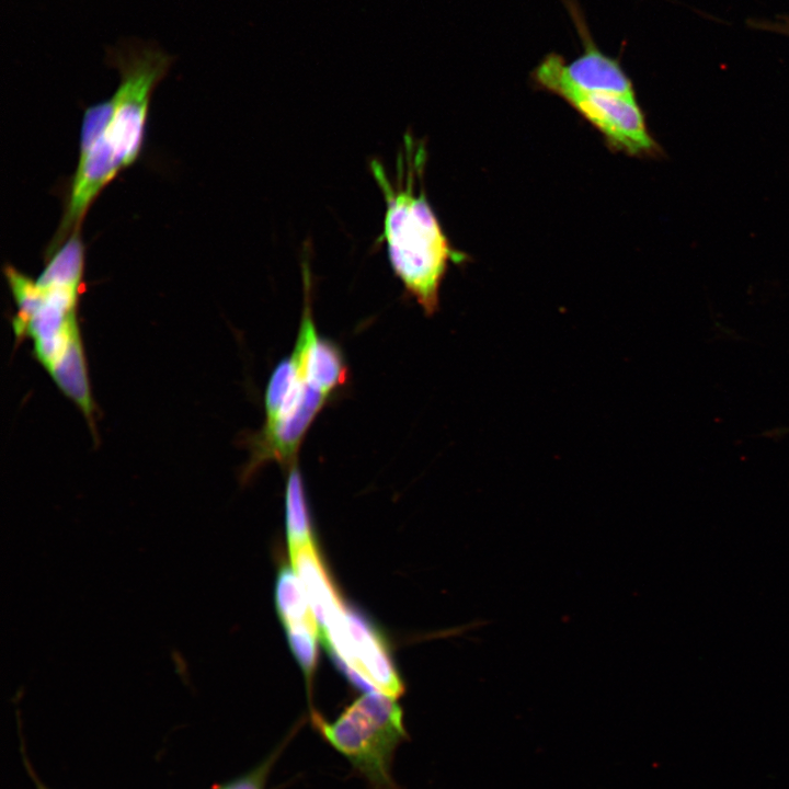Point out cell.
Segmentation results:
<instances>
[{
	"label": "cell",
	"mask_w": 789,
	"mask_h": 789,
	"mask_svg": "<svg viewBox=\"0 0 789 789\" xmlns=\"http://www.w3.org/2000/svg\"><path fill=\"white\" fill-rule=\"evenodd\" d=\"M424 141L405 133L389 176L381 162L371 159L369 169L385 198L380 240L387 245L390 265L428 316L439 307V289L448 263L465 260L455 250L427 202L424 190L426 162Z\"/></svg>",
	"instance_id": "obj_1"
},
{
	"label": "cell",
	"mask_w": 789,
	"mask_h": 789,
	"mask_svg": "<svg viewBox=\"0 0 789 789\" xmlns=\"http://www.w3.org/2000/svg\"><path fill=\"white\" fill-rule=\"evenodd\" d=\"M396 699L379 691L364 693L333 721L310 710L317 733L350 762L370 789H400L392 763L408 734Z\"/></svg>",
	"instance_id": "obj_2"
},
{
	"label": "cell",
	"mask_w": 789,
	"mask_h": 789,
	"mask_svg": "<svg viewBox=\"0 0 789 789\" xmlns=\"http://www.w3.org/2000/svg\"><path fill=\"white\" fill-rule=\"evenodd\" d=\"M331 400L308 379L293 352L279 362L265 389L264 424L245 439L250 457L242 480L271 461L286 468L297 461L308 430Z\"/></svg>",
	"instance_id": "obj_3"
},
{
	"label": "cell",
	"mask_w": 789,
	"mask_h": 789,
	"mask_svg": "<svg viewBox=\"0 0 789 789\" xmlns=\"http://www.w3.org/2000/svg\"><path fill=\"white\" fill-rule=\"evenodd\" d=\"M107 62L121 75L113 100L114 115L106 132L125 167L139 156L150 95L168 73L173 57L156 44L125 41L106 53Z\"/></svg>",
	"instance_id": "obj_4"
},
{
	"label": "cell",
	"mask_w": 789,
	"mask_h": 789,
	"mask_svg": "<svg viewBox=\"0 0 789 789\" xmlns=\"http://www.w3.org/2000/svg\"><path fill=\"white\" fill-rule=\"evenodd\" d=\"M320 634L336 666L358 689L395 698L402 695L403 683L386 640L366 617L345 607Z\"/></svg>",
	"instance_id": "obj_5"
},
{
	"label": "cell",
	"mask_w": 789,
	"mask_h": 789,
	"mask_svg": "<svg viewBox=\"0 0 789 789\" xmlns=\"http://www.w3.org/2000/svg\"><path fill=\"white\" fill-rule=\"evenodd\" d=\"M583 44V53L571 64L563 56L549 53L531 72L538 88L548 90L563 84L587 93L636 98L633 84L620 62L605 55L595 44L584 15L574 0H564Z\"/></svg>",
	"instance_id": "obj_6"
},
{
	"label": "cell",
	"mask_w": 789,
	"mask_h": 789,
	"mask_svg": "<svg viewBox=\"0 0 789 789\" xmlns=\"http://www.w3.org/2000/svg\"><path fill=\"white\" fill-rule=\"evenodd\" d=\"M547 91L567 101L598 132L606 141L629 155L648 153L655 147L636 98L587 93L556 84Z\"/></svg>",
	"instance_id": "obj_7"
},
{
	"label": "cell",
	"mask_w": 789,
	"mask_h": 789,
	"mask_svg": "<svg viewBox=\"0 0 789 789\" xmlns=\"http://www.w3.org/2000/svg\"><path fill=\"white\" fill-rule=\"evenodd\" d=\"M123 168L125 165L106 134L85 156L79 158L68 207L56 238L57 243L72 227L78 228L96 195Z\"/></svg>",
	"instance_id": "obj_8"
},
{
	"label": "cell",
	"mask_w": 789,
	"mask_h": 789,
	"mask_svg": "<svg viewBox=\"0 0 789 789\" xmlns=\"http://www.w3.org/2000/svg\"><path fill=\"white\" fill-rule=\"evenodd\" d=\"M289 556L293 569L322 629L345 609L343 601L313 540L290 549Z\"/></svg>",
	"instance_id": "obj_9"
},
{
	"label": "cell",
	"mask_w": 789,
	"mask_h": 789,
	"mask_svg": "<svg viewBox=\"0 0 789 789\" xmlns=\"http://www.w3.org/2000/svg\"><path fill=\"white\" fill-rule=\"evenodd\" d=\"M274 595L285 630L308 628L320 632L312 608L293 568L283 567L279 570Z\"/></svg>",
	"instance_id": "obj_10"
},
{
	"label": "cell",
	"mask_w": 789,
	"mask_h": 789,
	"mask_svg": "<svg viewBox=\"0 0 789 789\" xmlns=\"http://www.w3.org/2000/svg\"><path fill=\"white\" fill-rule=\"evenodd\" d=\"M285 488V523L289 550L307 544L312 538L310 516L304 480L298 461L288 468Z\"/></svg>",
	"instance_id": "obj_11"
},
{
	"label": "cell",
	"mask_w": 789,
	"mask_h": 789,
	"mask_svg": "<svg viewBox=\"0 0 789 789\" xmlns=\"http://www.w3.org/2000/svg\"><path fill=\"white\" fill-rule=\"evenodd\" d=\"M84 249L78 230L52 256L36 279L41 287L54 285L82 286Z\"/></svg>",
	"instance_id": "obj_12"
},
{
	"label": "cell",
	"mask_w": 789,
	"mask_h": 789,
	"mask_svg": "<svg viewBox=\"0 0 789 789\" xmlns=\"http://www.w3.org/2000/svg\"><path fill=\"white\" fill-rule=\"evenodd\" d=\"M115 110L113 98L87 108L80 133L79 158L85 156L93 145L107 132Z\"/></svg>",
	"instance_id": "obj_13"
},
{
	"label": "cell",
	"mask_w": 789,
	"mask_h": 789,
	"mask_svg": "<svg viewBox=\"0 0 789 789\" xmlns=\"http://www.w3.org/2000/svg\"><path fill=\"white\" fill-rule=\"evenodd\" d=\"M285 632L289 648L310 686L317 664V637L320 632L307 628L286 629Z\"/></svg>",
	"instance_id": "obj_14"
},
{
	"label": "cell",
	"mask_w": 789,
	"mask_h": 789,
	"mask_svg": "<svg viewBox=\"0 0 789 789\" xmlns=\"http://www.w3.org/2000/svg\"><path fill=\"white\" fill-rule=\"evenodd\" d=\"M288 740L289 739L287 737L284 743L277 745L273 752L253 769L227 782L218 789H265L272 768L282 755Z\"/></svg>",
	"instance_id": "obj_15"
},
{
	"label": "cell",
	"mask_w": 789,
	"mask_h": 789,
	"mask_svg": "<svg viewBox=\"0 0 789 789\" xmlns=\"http://www.w3.org/2000/svg\"><path fill=\"white\" fill-rule=\"evenodd\" d=\"M38 789H46V788H43V786H41V785L38 784Z\"/></svg>",
	"instance_id": "obj_16"
}]
</instances>
